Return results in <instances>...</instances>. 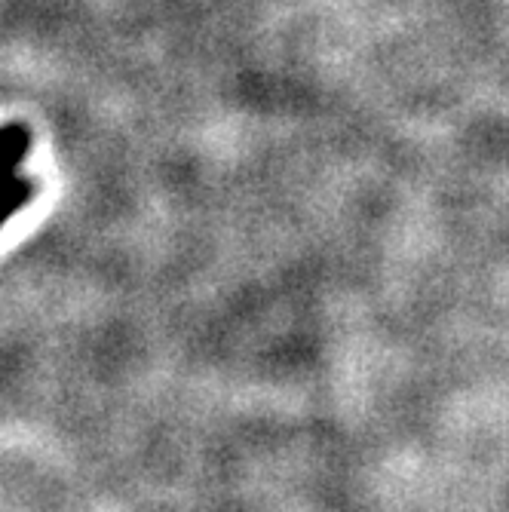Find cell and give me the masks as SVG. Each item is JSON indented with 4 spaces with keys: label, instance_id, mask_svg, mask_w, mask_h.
Segmentation results:
<instances>
[{
    "label": "cell",
    "instance_id": "cell-1",
    "mask_svg": "<svg viewBox=\"0 0 509 512\" xmlns=\"http://www.w3.org/2000/svg\"><path fill=\"white\" fill-rule=\"evenodd\" d=\"M31 154V132L25 123H0V230L22 212L31 197L34 184L22 178V163Z\"/></svg>",
    "mask_w": 509,
    "mask_h": 512
}]
</instances>
